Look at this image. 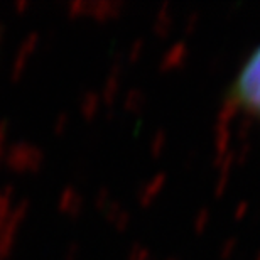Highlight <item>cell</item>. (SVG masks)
<instances>
[{"label": "cell", "instance_id": "1", "mask_svg": "<svg viewBox=\"0 0 260 260\" xmlns=\"http://www.w3.org/2000/svg\"><path fill=\"white\" fill-rule=\"evenodd\" d=\"M233 108L260 120V44L240 64L226 91Z\"/></svg>", "mask_w": 260, "mask_h": 260}, {"label": "cell", "instance_id": "2", "mask_svg": "<svg viewBox=\"0 0 260 260\" xmlns=\"http://www.w3.org/2000/svg\"><path fill=\"white\" fill-rule=\"evenodd\" d=\"M5 213H7V196H4L0 193V226L5 221Z\"/></svg>", "mask_w": 260, "mask_h": 260}, {"label": "cell", "instance_id": "3", "mask_svg": "<svg viewBox=\"0 0 260 260\" xmlns=\"http://www.w3.org/2000/svg\"><path fill=\"white\" fill-rule=\"evenodd\" d=\"M0 32H2V24H0Z\"/></svg>", "mask_w": 260, "mask_h": 260}]
</instances>
